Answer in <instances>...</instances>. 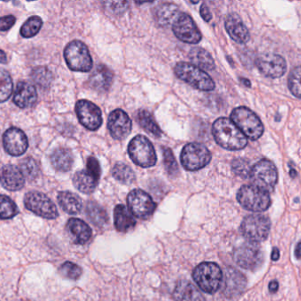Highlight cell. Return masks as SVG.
<instances>
[{
  "label": "cell",
  "instance_id": "60d3db41",
  "mask_svg": "<svg viewBox=\"0 0 301 301\" xmlns=\"http://www.w3.org/2000/svg\"><path fill=\"white\" fill-rule=\"evenodd\" d=\"M288 86L297 98H301V67L296 66L289 74Z\"/></svg>",
  "mask_w": 301,
  "mask_h": 301
},
{
  "label": "cell",
  "instance_id": "484cf974",
  "mask_svg": "<svg viewBox=\"0 0 301 301\" xmlns=\"http://www.w3.org/2000/svg\"><path fill=\"white\" fill-rule=\"evenodd\" d=\"M73 152L67 148H59L52 152L51 162L52 166L59 172H69L73 167Z\"/></svg>",
  "mask_w": 301,
  "mask_h": 301
},
{
  "label": "cell",
  "instance_id": "2e32d148",
  "mask_svg": "<svg viewBox=\"0 0 301 301\" xmlns=\"http://www.w3.org/2000/svg\"><path fill=\"white\" fill-rule=\"evenodd\" d=\"M255 65L260 73L266 77L277 79L282 77L287 70V64L284 58L275 53H267L259 57Z\"/></svg>",
  "mask_w": 301,
  "mask_h": 301
},
{
  "label": "cell",
  "instance_id": "9c48e42d",
  "mask_svg": "<svg viewBox=\"0 0 301 301\" xmlns=\"http://www.w3.org/2000/svg\"><path fill=\"white\" fill-rule=\"evenodd\" d=\"M181 160L182 166L186 171H199L211 163V151L198 142L188 143L182 150Z\"/></svg>",
  "mask_w": 301,
  "mask_h": 301
},
{
  "label": "cell",
  "instance_id": "f907efd6",
  "mask_svg": "<svg viewBox=\"0 0 301 301\" xmlns=\"http://www.w3.org/2000/svg\"><path fill=\"white\" fill-rule=\"evenodd\" d=\"M7 62V57L4 51L0 50V64H6Z\"/></svg>",
  "mask_w": 301,
  "mask_h": 301
},
{
  "label": "cell",
  "instance_id": "db71d44e",
  "mask_svg": "<svg viewBox=\"0 0 301 301\" xmlns=\"http://www.w3.org/2000/svg\"><path fill=\"white\" fill-rule=\"evenodd\" d=\"M291 175H292L293 178H295V177H296V172H295V170L292 169V171H291Z\"/></svg>",
  "mask_w": 301,
  "mask_h": 301
},
{
  "label": "cell",
  "instance_id": "ac0fdd59",
  "mask_svg": "<svg viewBox=\"0 0 301 301\" xmlns=\"http://www.w3.org/2000/svg\"><path fill=\"white\" fill-rule=\"evenodd\" d=\"M4 150L9 155L20 156L26 152L29 148V141L25 133L17 127H11L3 135Z\"/></svg>",
  "mask_w": 301,
  "mask_h": 301
},
{
  "label": "cell",
  "instance_id": "74e56055",
  "mask_svg": "<svg viewBox=\"0 0 301 301\" xmlns=\"http://www.w3.org/2000/svg\"><path fill=\"white\" fill-rule=\"evenodd\" d=\"M43 26V21L38 16H32L27 20L21 29V34L25 38L33 37L38 34L39 31Z\"/></svg>",
  "mask_w": 301,
  "mask_h": 301
},
{
  "label": "cell",
  "instance_id": "d6986e66",
  "mask_svg": "<svg viewBox=\"0 0 301 301\" xmlns=\"http://www.w3.org/2000/svg\"><path fill=\"white\" fill-rule=\"evenodd\" d=\"M0 182L5 189L9 191H19L25 184V177L23 176L20 168L7 164L0 170Z\"/></svg>",
  "mask_w": 301,
  "mask_h": 301
},
{
  "label": "cell",
  "instance_id": "7a4b0ae2",
  "mask_svg": "<svg viewBox=\"0 0 301 301\" xmlns=\"http://www.w3.org/2000/svg\"><path fill=\"white\" fill-rule=\"evenodd\" d=\"M231 120L245 137L256 141L264 132L263 122L253 111L245 106L235 108L231 113Z\"/></svg>",
  "mask_w": 301,
  "mask_h": 301
},
{
  "label": "cell",
  "instance_id": "d6a6232c",
  "mask_svg": "<svg viewBox=\"0 0 301 301\" xmlns=\"http://www.w3.org/2000/svg\"><path fill=\"white\" fill-rule=\"evenodd\" d=\"M112 176L122 184L129 185L135 181V174L132 168L127 164L118 163L112 168Z\"/></svg>",
  "mask_w": 301,
  "mask_h": 301
},
{
  "label": "cell",
  "instance_id": "f6af8a7d",
  "mask_svg": "<svg viewBox=\"0 0 301 301\" xmlns=\"http://www.w3.org/2000/svg\"><path fill=\"white\" fill-rule=\"evenodd\" d=\"M104 4L112 13H115V14H120V13H125L128 7L129 3L125 2V1H120V2H105Z\"/></svg>",
  "mask_w": 301,
  "mask_h": 301
},
{
  "label": "cell",
  "instance_id": "836d02e7",
  "mask_svg": "<svg viewBox=\"0 0 301 301\" xmlns=\"http://www.w3.org/2000/svg\"><path fill=\"white\" fill-rule=\"evenodd\" d=\"M87 215L92 223L95 225H103L107 222L108 216L105 211L95 202L88 203L86 209Z\"/></svg>",
  "mask_w": 301,
  "mask_h": 301
},
{
  "label": "cell",
  "instance_id": "cb8c5ba5",
  "mask_svg": "<svg viewBox=\"0 0 301 301\" xmlns=\"http://www.w3.org/2000/svg\"><path fill=\"white\" fill-rule=\"evenodd\" d=\"M66 230L73 242L81 245L90 241L92 235V231L89 224L78 218H71L69 220Z\"/></svg>",
  "mask_w": 301,
  "mask_h": 301
},
{
  "label": "cell",
  "instance_id": "ee69618b",
  "mask_svg": "<svg viewBox=\"0 0 301 301\" xmlns=\"http://www.w3.org/2000/svg\"><path fill=\"white\" fill-rule=\"evenodd\" d=\"M87 171L90 172L93 176L100 180L101 176V167L99 162L94 156H90L87 160Z\"/></svg>",
  "mask_w": 301,
  "mask_h": 301
},
{
  "label": "cell",
  "instance_id": "7402d4cb",
  "mask_svg": "<svg viewBox=\"0 0 301 301\" xmlns=\"http://www.w3.org/2000/svg\"><path fill=\"white\" fill-rule=\"evenodd\" d=\"M246 280L244 275L235 269H228L225 275L224 293L229 298L241 295L245 290Z\"/></svg>",
  "mask_w": 301,
  "mask_h": 301
},
{
  "label": "cell",
  "instance_id": "ffe728a7",
  "mask_svg": "<svg viewBox=\"0 0 301 301\" xmlns=\"http://www.w3.org/2000/svg\"><path fill=\"white\" fill-rule=\"evenodd\" d=\"M225 30L231 38L236 43H245L250 39V33L241 16L237 13H230L225 20Z\"/></svg>",
  "mask_w": 301,
  "mask_h": 301
},
{
  "label": "cell",
  "instance_id": "d590c367",
  "mask_svg": "<svg viewBox=\"0 0 301 301\" xmlns=\"http://www.w3.org/2000/svg\"><path fill=\"white\" fill-rule=\"evenodd\" d=\"M31 77L34 81V83H36L41 88H46L51 85L52 82V73L49 69L44 66H37L33 69L31 73Z\"/></svg>",
  "mask_w": 301,
  "mask_h": 301
},
{
  "label": "cell",
  "instance_id": "e0dca14e",
  "mask_svg": "<svg viewBox=\"0 0 301 301\" xmlns=\"http://www.w3.org/2000/svg\"><path fill=\"white\" fill-rule=\"evenodd\" d=\"M107 125L112 137L118 141L125 139L132 131V120L127 113L121 109L111 112Z\"/></svg>",
  "mask_w": 301,
  "mask_h": 301
},
{
  "label": "cell",
  "instance_id": "ab89813d",
  "mask_svg": "<svg viewBox=\"0 0 301 301\" xmlns=\"http://www.w3.org/2000/svg\"><path fill=\"white\" fill-rule=\"evenodd\" d=\"M252 166L250 165L249 161L245 158H236L232 162V169L237 176L242 179L249 178L250 172Z\"/></svg>",
  "mask_w": 301,
  "mask_h": 301
},
{
  "label": "cell",
  "instance_id": "b9f144b4",
  "mask_svg": "<svg viewBox=\"0 0 301 301\" xmlns=\"http://www.w3.org/2000/svg\"><path fill=\"white\" fill-rule=\"evenodd\" d=\"M163 155H164V165L166 172L172 176L175 175L177 172H179V166L172 150L169 148H164Z\"/></svg>",
  "mask_w": 301,
  "mask_h": 301
},
{
  "label": "cell",
  "instance_id": "f35d334b",
  "mask_svg": "<svg viewBox=\"0 0 301 301\" xmlns=\"http://www.w3.org/2000/svg\"><path fill=\"white\" fill-rule=\"evenodd\" d=\"M20 170L22 171L23 176L29 180H34L38 176L40 167L36 160L33 157H26L22 160L20 164Z\"/></svg>",
  "mask_w": 301,
  "mask_h": 301
},
{
  "label": "cell",
  "instance_id": "c3c4849f",
  "mask_svg": "<svg viewBox=\"0 0 301 301\" xmlns=\"http://www.w3.org/2000/svg\"><path fill=\"white\" fill-rule=\"evenodd\" d=\"M269 289H270L271 293H275L278 290V283L276 281H272V282H271V284H270Z\"/></svg>",
  "mask_w": 301,
  "mask_h": 301
},
{
  "label": "cell",
  "instance_id": "5b68a950",
  "mask_svg": "<svg viewBox=\"0 0 301 301\" xmlns=\"http://www.w3.org/2000/svg\"><path fill=\"white\" fill-rule=\"evenodd\" d=\"M64 57L69 68L74 72H90L93 67V60L86 44L74 40L69 43L64 51Z\"/></svg>",
  "mask_w": 301,
  "mask_h": 301
},
{
  "label": "cell",
  "instance_id": "681fc988",
  "mask_svg": "<svg viewBox=\"0 0 301 301\" xmlns=\"http://www.w3.org/2000/svg\"><path fill=\"white\" fill-rule=\"evenodd\" d=\"M280 257V252L279 250L277 249L276 247H275L273 251H272V254H271V259L273 261H277Z\"/></svg>",
  "mask_w": 301,
  "mask_h": 301
},
{
  "label": "cell",
  "instance_id": "8fae6325",
  "mask_svg": "<svg viewBox=\"0 0 301 301\" xmlns=\"http://www.w3.org/2000/svg\"><path fill=\"white\" fill-rule=\"evenodd\" d=\"M24 203L28 210L46 219H55L59 215L57 207L47 195L32 191L25 195Z\"/></svg>",
  "mask_w": 301,
  "mask_h": 301
},
{
  "label": "cell",
  "instance_id": "4316f807",
  "mask_svg": "<svg viewBox=\"0 0 301 301\" xmlns=\"http://www.w3.org/2000/svg\"><path fill=\"white\" fill-rule=\"evenodd\" d=\"M188 57L190 61L193 63L192 65L203 71H213L215 69V61L211 53L202 48L191 49Z\"/></svg>",
  "mask_w": 301,
  "mask_h": 301
},
{
  "label": "cell",
  "instance_id": "44dd1931",
  "mask_svg": "<svg viewBox=\"0 0 301 301\" xmlns=\"http://www.w3.org/2000/svg\"><path fill=\"white\" fill-rule=\"evenodd\" d=\"M37 101L35 88L26 82H18L13 95V103L22 109L32 107Z\"/></svg>",
  "mask_w": 301,
  "mask_h": 301
},
{
  "label": "cell",
  "instance_id": "816d5d0a",
  "mask_svg": "<svg viewBox=\"0 0 301 301\" xmlns=\"http://www.w3.org/2000/svg\"><path fill=\"white\" fill-rule=\"evenodd\" d=\"M300 247H301V243H299L296 247V256L298 259L300 258Z\"/></svg>",
  "mask_w": 301,
  "mask_h": 301
},
{
  "label": "cell",
  "instance_id": "f1b7e54d",
  "mask_svg": "<svg viewBox=\"0 0 301 301\" xmlns=\"http://www.w3.org/2000/svg\"><path fill=\"white\" fill-rule=\"evenodd\" d=\"M58 202L62 210L71 215L80 213L83 206L82 199L80 198L77 194L68 191L60 192L58 194Z\"/></svg>",
  "mask_w": 301,
  "mask_h": 301
},
{
  "label": "cell",
  "instance_id": "5bb4252c",
  "mask_svg": "<svg viewBox=\"0 0 301 301\" xmlns=\"http://www.w3.org/2000/svg\"><path fill=\"white\" fill-rule=\"evenodd\" d=\"M263 253L257 243L248 242L239 246L234 252V261L241 268L254 271L263 263Z\"/></svg>",
  "mask_w": 301,
  "mask_h": 301
},
{
  "label": "cell",
  "instance_id": "1f68e13d",
  "mask_svg": "<svg viewBox=\"0 0 301 301\" xmlns=\"http://www.w3.org/2000/svg\"><path fill=\"white\" fill-rule=\"evenodd\" d=\"M136 120L138 124L142 126L147 133L151 134L155 138H160L162 135V131L155 122V119L150 112L147 110H140L136 114Z\"/></svg>",
  "mask_w": 301,
  "mask_h": 301
},
{
  "label": "cell",
  "instance_id": "f5cc1de1",
  "mask_svg": "<svg viewBox=\"0 0 301 301\" xmlns=\"http://www.w3.org/2000/svg\"><path fill=\"white\" fill-rule=\"evenodd\" d=\"M242 82H243V83H244V84H245V83H246V86L247 87H250V85H251V83H250L249 81H248V80H242Z\"/></svg>",
  "mask_w": 301,
  "mask_h": 301
},
{
  "label": "cell",
  "instance_id": "277c9868",
  "mask_svg": "<svg viewBox=\"0 0 301 301\" xmlns=\"http://www.w3.org/2000/svg\"><path fill=\"white\" fill-rule=\"evenodd\" d=\"M193 278L203 292L213 294L223 282V272L215 263H202L194 269Z\"/></svg>",
  "mask_w": 301,
  "mask_h": 301
},
{
  "label": "cell",
  "instance_id": "6da1fadb",
  "mask_svg": "<svg viewBox=\"0 0 301 301\" xmlns=\"http://www.w3.org/2000/svg\"><path fill=\"white\" fill-rule=\"evenodd\" d=\"M212 134L216 143L228 150H241L247 145V138L227 118H219L214 122Z\"/></svg>",
  "mask_w": 301,
  "mask_h": 301
},
{
  "label": "cell",
  "instance_id": "4fadbf2b",
  "mask_svg": "<svg viewBox=\"0 0 301 301\" xmlns=\"http://www.w3.org/2000/svg\"><path fill=\"white\" fill-rule=\"evenodd\" d=\"M172 30L177 38L183 43L195 44L202 40V34L194 20L186 13H181L177 16L172 25Z\"/></svg>",
  "mask_w": 301,
  "mask_h": 301
},
{
  "label": "cell",
  "instance_id": "8992f818",
  "mask_svg": "<svg viewBox=\"0 0 301 301\" xmlns=\"http://www.w3.org/2000/svg\"><path fill=\"white\" fill-rule=\"evenodd\" d=\"M241 206L253 212L267 211L271 204L270 194L254 185H242L237 194Z\"/></svg>",
  "mask_w": 301,
  "mask_h": 301
},
{
  "label": "cell",
  "instance_id": "ba28073f",
  "mask_svg": "<svg viewBox=\"0 0 301 301\" xmlns=\"http://www.w3.org/2000/svg\"><path fill=\"white\" fill-rule=\"evenodd\" d=\"M128 154L134 164L142 168L154 166L157 160L153 144L142 135L135 136L130 142Z\"/></svg>",
  "mask_w": 301,
  "mask_h": 301
},
{
  "label": "cell",
  "instance_id": "83f0119b",
  "mask_svg": "<svg viewBox=\"0 0 301 301\" xmlns=\"http://www.w3.org/2000/svg\"><path fill=\"white\" fill-rule=\"evenodd\" d=\"M114 224L119 232H127L136 224L134 215L126 207L120 204L114 210Z\"/></svg>",
  "mask_w": 301,
  "mask_h": 301
},
{
  "label": "cell",
  "instance_id": "603a6c76",
  "mask_svg": "<svg viewBox=\"0 0 301 301\" xmlns=\"http://www.w3.org/2000/svg\"><path fill=\"white\" fill-rule=\"evenodd\" d=\"M112 81L113 73L112 71L106 65L100 64L91 73L89 79V85L94 90L105 92L110 89Z\"/></svg>",
  "mask_w": 301,
  "mask_h": 301
},
{
  "label": "cell",
  "instance_id": "9a60e30c",
  "mask_svg": "<svg viewBox=\"0 0 301 301\" xmlns=\"http://www.w3.org/2000/svg\"><path fill=\"white\" fill-rule=\"evenodd\" d=\"M78 120L87 129L95 131L103 124V116L100 108L88 100H80L75 105Z\"/></svg>",
  "mask_w": 301,
  "mask_h": 301
},
{
  "label": "cell",
  "instance_id": "d4e9b609",
  "mask_svg": "<svg viewBox=\"0 0 301 301\" xmlns=\"http://www.w3.org/2000/svg\"><path fill=\"white\" fill-rule=\"evenodd\" d=\"M173 297L176 301H205L198 289L185 280H181L177 284Z\"/></svg>",
  "mask_w": 301,
  "mask_h": 301
},
{
  "label": "cell",
  "instance_id": "30bf717a",
  "mask_svg": "<svg viewBox=\"0 0 301 301\" xmlns=\"http://www.w3.org/2000/svg\"><path fill=\"white\" fill-rule=\"evenodd\" d=\"M241 230L250 242L259 243L265 241L269 236L271 221L265 215H247L241 224Z\"/></svg>",
  "mask_w": 301,
  "mask_h": 301
},
{
  "label": "cell",
  "instance_id": "7c38bea8",
  "mask_svg": "<svg viewBox=\"0 0 301 301\" xmlns=\"http://www.w3.org/2000/svg\"><path fill=\"white\" fill-rule=\"evenodd\" d=\"M127 205L132 215L141 219H147L155 210V202L150 195L142 189H134L127 196Z\"/></svg>",
  "mask_w": 301,
  "mask_h": 301
},
{
  "label": "cell",
  "instance_id": "f546056e",
  "mask_svg": "<svg viewBox=\"0 0 301 301\" xmlns=\"http://www.w3.org/2000/svg\"><path fill=\"white\" fill-rule=\"evenodd\" d=\"M73 185L83 194H91L95 191L99 180L87 170L77 172L73 176Z\"/></svg>",
  "mask_w": 301,
  "mask_h": 301
},
{
  "label": "cell",
  "instance_id": "4dcf8cb0",
  "mask_svg": "<svg viewBox=\"0 0 301 301\" xmlns=\"http://www.w3.org/2000/svg\"><path fill=\"white\" fill-rule=\"evenodd\" d=\"M179 7L173 3H163L155 10V19L160 26H169L179 15Z\"/></svg>",
  "mask_w": 301,
  "mask_h": 301
},
{
  "label": "cell",
  "instance_id": "7bdbcfd3",
  "mask_svg": "<svg viewBox=\"0 0 301 301\" xmlns=\"http://www.w3.org/2000/svg\"><path fill=\"white\" fill-rule=\"evenodd\" d=\"M61 274L69 279L77 280L82 275V269L75 263L66 262L60 269Z\"/></svg>",
  "mask_w": 301,
  "mask_h": 301
},
{
  "label": "cell",
  "instance_id": "bcb514c9",
  "mask_svg": "<svg viewBox=\"0 0 301 301\" xmlns=\"http://www.w3.org/2000/svg\"><path fill=\"white\" fill-rule=\"evenodd\" d=\"M16 19L13 15H6L0 17V31H6L14 25Z\"/></svg>",
  "mask_w": 301,
  "mask_h": 301
},
{
  "label": "cell",
  "instance_id": "52a82bcc",
  "mask_svg": "<svg viewBox=\"0 0 301 301\" xmlns=\"http://www.w3.org/2000/svg\"><path fill=\"white\" fill-rule=\"evenodd\" d=\"M249 178L253 185L270 194L274 190L277 183V169L270 160H260L251 168Z\"/></svg>",
  "mask_w": 301,
  "mask_h": 301
},
{
  "label": "cell",
  "instance_id": "e575fe53",
  "mask_svg": "<svg viewBox=\"0 0 301 301\" xmlns=\"http://www.w3.org/2000/svg\"><path fill=\"white\" fill-rule=\"evenodd\" d=\"M13 90V83L10 73L0 68V103L10 98Z\"/></svg>",
  "mask_w": 301,
  "mask_h": 301
},
{
  "label": "cell",
  "instance_id": "7dc6e473",
  "mask_svg": "<svg viewBox=\"0 0 301 301\" xmlns=\"http://www.w3.org/2000/svg\"><path fill=\"white\" fill-rule=\"evenodd\" d=\"M200 13H201V16H202V19L205 22H211V20H212V14H211V11H210V9H209L206 4H202L201 5Z\"/></svg>",
  "mask_w": 301,
  "mask_h": 301
},
{
  "label": "cell",
  "instance_id": "8d00e7d4",
  "mask_svg": "<svg viewBox=\"0 0 301 301\" xmlns=\"http://www.w3.org/2000/svg\"><path fill=\"white\" fill-rule=\"evenodd\" d=\"M18 209L13 200L6 195L0 194V218L10 219L17 215Z\"/></svg>",
  "mask_w": 301,
  "mask_h": 301
},
{
  "label": "cell",
  "instance_id": "3957f363",
  "mask_svg": "<svg viewBox=\"0 0 301 301\" xmlns=\"http://www.w3.org/2000/svg\"><path fill=\"white\" fill-rule=\"evenodd\" d=\"M174 73L178 78L196 90L211 91L215 89V82L208 73L194 65L180 62L174 67Z\"/></svg>",
  "mask_w": 301,
  "mask_h": 301
}]
</instances>
